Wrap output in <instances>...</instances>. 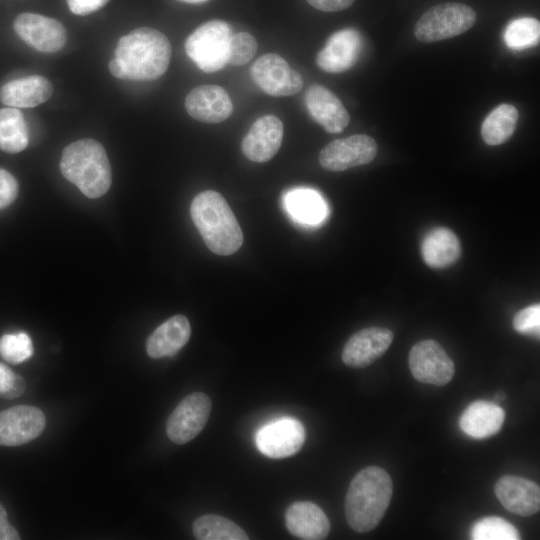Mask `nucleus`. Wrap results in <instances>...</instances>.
I'll return each mask as SVG.
<instances>
[{
  "mask_svg": "<svg viewBox=\"0 0 540 540\" xmlns=\"http://www.w3.org/2000/svg\"><path fill=\"white\" fill-rule=\"evenodd\" d=\"M20 536L16 529L8 522L5 508L0 503V540H18Z\"/></svg>",
  "mask_w": 540,
  "mask_h": 540,
  "instance_id": "obj_37",
  "label": "nucleus"
},
{
  "mask_svg": "<svg viewBox=\"0 0 540 540\" xmlns=\"http://www.w3.org/2000/svg\"><path fill=\"white\" fill-rule=\"evenodd\" d=\"M285 209L297 222L309 226L322 223L328 208L323 197L313 189L294 188L284 195Z\"/></svg>",
  "mask_w": 540,
  "mask_h": 540,
  "instance_id": "obj_25",
  "label": "nucleus"
},
{
  "mask_svg": "<svg viewBox=\"0 0 540 540\" xmlns=\"http://www.w3.org/2000/svg\"><path fill=\"white\" fill-rule=\"evenodd\" d=\"M305 441V429L300 421L284 417L261 427L255 442L269 458H285L297 453Z\"/></svg>",
  "mask_w": 540,
  "mask_h": 540,
  "instance_id": "obj_11",
  "label": "nucleus"
},
{
  "mask_svg": "<svg viewBox=\"0 0 540 540\" xmlns=\"http://www.w3.org/2000/svg\"><path fill=\"white\" fill-rule=\"evenodd\" d=\"M62 175L89 198H99L110 188L112 171L102 144L80 139L64 148L60 160Z\"/></svg>",
  "mask_w": 540,
  "mask_h": 540,
  "instance_id": "obj_4",
  "label": "nucleus"
},
{
  "mask_svg": "<svg viewBox=\"0 0 540 540\" xmlns=\"http://www.w3.org/2000/svg\"><path fill=\"white\" fill-rule=\"evenodd\" d=\"M190 213L204 243L213 253L227 256L239 250L243 233L220 193L213 190L199 193L191 203Z\"/></svg>",
  "mask_w": 540,
  "mask_h": 540,
  "instance_id": "obj_3",
  "label": "nucleus"
},
{
  "mask_svg": "<svg viewBox=\"0 0 540 540\" xmlns=\"http://www.w3.org/2000/svg\"><path fill=\"white\" fill-rule=\"evenodd\" d=\"M192 532L198 540H247L246 532L233 521L214 514L195 519Z\"/></svg>",
  "mask_w": 540,
  "mask_h": 540,
  "instance_id": "obj_28",
  "label": "nucleus"
},
{
  "mask_svg": "<svg viewBox=\"0 0 540 540\" xmlns=\"http://www.w3.org/2000/svg\"><path fill=\"white\" fill-rule=\"evenodd\" d=\"M14 30L28 45L38 51L53 53L66 43V30L56 19L34 13H22L14 20Z\"/></svg>",
  "mask_w": 540,
  "mask_h": 540,
  "instance_id": "obj_12",
  "label": "nucleus"
},
{
  "mask_svg": "<svg viewBox=\"0 0 540 540\" xmlns=\"http://www.w3.org/2000/svg\"><path fill=\"white\" fill-rule=\"evenodd\" d=\"M519 119L518 110L511 104H500L484 119L481 136L488 145L505 143L514 134Z\"/></svg>",
  "mask_w": 540,
  "mask_h": 540,
  "instance_id": "obj_26",
  "label": "nucleus"
},
{
  "mask_svg": "<svg viewBox=\"0 0 540 540\" xmlns=\"http://www.w3.org/2000/svg\"><path fill=\"white\" fill-rule=\"evenodd\" d=\"M29 143V131L23 114L17 108L0 109V149L18 153Z\"/></svg>",
  "mask_w": 540,
  "mask_h": 540,
  "instance_id": "obj_27",
  "label": "nucleus"
},
{
  "mask_svg": "<svg viewBox=\"0 0 540 540\" xmlns=\"http://www.w3.org/2000/svg\"><path fill=\"white\" fill-rule=\"evenodd\" d=\"M361 36L352 28L333 33L316 56L318 67L328 73H341L351 69L360 56Z\"/></svg>",
  "mask_w": 540,
  "mask_h": 540,
  "instance_id": "obj_15",
  "label": "nucleus"
},
{
  "mask_svg": "<svg viewBox=\"0 0 540 540\" xmlns=\"http://www.w3.org/2000/svg\"><path fill=\"white\" fill-rule=\"evenodd\" d=\"M288 531L304 540H321L330 531V522L323 510L310 501L292 503L285 512Z\"/></svg>",
  "mask_w": 540,
  "mask_h": 540,
  "instance_id": "obj_20",
  "label": "nucleus"
},
{
  "mask_svg": "<svg viewBox=\"0 0 540 540\" xmlns=\"http://www.w3.org/2000/svg\"><path fill=\"white\" fill-rule=\"evenodd\" d=\"M232 35L229 24L224 21L205 22L187 37L185 51L202 71H218L228 64Z\"/></svg>",
  "mask_w": 540,
  "mask_h": 540,
  "instance_id": "obj_5",
  "label": "nucleus"
},
{
  "mask_svg": "<svg viewBox=\"0 0 540 540\" xmlns=\"http://www.w3.org/2000/svg\"><path fill=\"white\" fill-rule=\"evenodd\" d=\"M33 354L32 340L25 332L10 333L0 338V356L9 363L18 364Z\"/></svg>",
  "mask_w": 540,
  "mask_h": 540,
  "instance_id": "obj_31",
  "label": "nucleus"
},
{
  "mask_svg": "<svg viewBox=\"0 0 540 540\" xmlns=\"http://www.w3.org/2000/svg\"><path fill=\"white\" fill-rule=\"evenodd\" d=\"M15 373L0 363V394L6 391L14 379Z\"/></svg>",
  "mask_w": 540,
  "mask_h": 540,
  "instance_id": "obj_39",
  "label": "nucleus"
},
{
  "mask_svg": "<svg viewBox=\"0 0 540 540\" xmlns=\"http://www.w3.org/2000/svg\"><path fill=\"white\" fill-rule=\"evenodd\" d=\"M305 105L312 119L329 133H340L349 124V113L340 99L322 85L309 87Z\"/></svg>",
  "mask_w": 540,
  "mask_h": 540,
  "instance_id": "obj_18",
  "label": "nucleus"
},
{
  "mask_svg": "<svg viewBox=\"0 0 540 540\" xmlns=\"http://www.w3.org/2000/svg\"><path fill=\"white\" fill-rule=\"evenodd\" d=\"M45 415L37 407L19 405L0 412V445L19 446L37 438L45 428Z\"/></svg>",
  "mask_w": 540,
  "mask_h": 540,
  "instance_id": "obj_13",
  "label": "nucleus"
},
{
  "mask_svg": "<svg viewBox=\"0 0 540 540\" xmlns=\"http://www.w3.org/2000/svg\"><path fill=\"white\" fill-rule=\"evenodd\" d=\"M185 109L194 119L204 123H219L229 118L233 105L226 90L218 85H201L185 98Z\"/></svg>",
  "mask_w": 540,
  "mask_h": 540,
  "instance_id": "obj_17",
  "label": "nucleus"
},
{
  "mask_svg": "<svg viewBox=\"0 0 540 540\" xmlns=\"http://www.w3.org/2000/svg\"><path fill=\"white\" fill-rule=\"evenodd\" d=\"M514 329L522 334L539 337L540 332V305L533 304L519 310L512 321Z\"/></svg>",
  "mask_w": 540,
  "mask_h": 540,
  "instance_id": "obj_33",
  "label": "nucleus"
},
{
  "mask_svg": "<svg viewBox=\"0 0 540 540\" xmlns=\"http://www.w3.org/2000/svg\"><path fill=\"white\" fill-rule=\"evenodd\" d=\"M19 186L16 178L8 171L0 168V210L14 202Z\"/></svg>",
  "mask_w": 540,
  "mask_h": 540,
  "instance_id": "obj_34",
  "label": "nucleus"
},
{
  "mask_svg": "<svg viewBox=\"0 0 540 540\" xmlns=\"http://www.w3.org/2000/svg\"><path fill=\"white\" fill-rule=\"evenodd\" d=\"M408 364L413 377L425 384L444 386L455 372L454 363L435 340H422L413 345Z\"/></svg>",
  "mask_w": 540,
  "mask_h": 540,
  "instance_id": "obj_8",
  "label": "nucleus"
},
{
  "mask_svg": "<svg viewBox=\"0 0 540 540\" xmlns=\"http://www.w3.org/2000/svg\"><path fill=\"white\" fill-rule=\"evenodd\" d=\"M393 341V333L384 327L364 328L353 334L342 351V361L351 368H364L380 358Z\"/></svg>",
  "mask_w": 540,
  "mask_h": 540,
  "instance_id": "obj_14",
  "label": "nucleus"
},
{
  "mask_svg": "<svg viewBox=\"0 0 540 540\" xmlns=\"http://www.w3.org/2000/svg\"><path fill=\"white\" fill-rule=\"evenodd\" d=\"M212 403L203 392H193L183 398L166 422L168 438L182 445L194 439L205 427Z\"/></svg>",
  "mask_w": 540,
  "mask_h": 540,
  "instance_id": "obj_7",
  "label": "nucleus"
},
{
  "mask_svg": "<svg viewBox=\"0 0 540 540\" xmlns=\"http://www.w3.org/2000/svg\"><path fill=\"white\" fill-rule=\"evenodd\" d=\"M180 1H183V2H186V3H191V4H196V3L205 2L207 0H180Z\"/></svg>",
  "mask_w": 540,
  "mask_h": 540,
  "instance_id": "obj_40",
  "label": "nucleus"
},
{
  "mask_svg": "<svg viewBox=\"0 0 540 540\" xmlns=\"http://www.w3.org/2000/svg\"><path fill=\"white\" fill-rule=\"evenodd\" d=\"M250 74L256 85L271 96H291L303 87L301 75L275 53L259 57L251 66Z\"/></svg>",
  "mask_w": 540,
  "mask_h": 540,
  "instance_id": "obj_9",
  "label": "nucleus"
},
{
  "mask_svg": "<svg viewBox=\"0 0 540 540\" xmlns=\"http://www.w3.org/2000/svg\"><path fill=\"white\" fill-rule=\"evenodd\" d=\"M52 92V85L47 78L32 75L4 84L0 89V100L13 108H30L46 102Z\"/></svg>",
  "mask_w": 540,
  "mask_h": 540,
  "instance_id": "obj_22",
  "label": "nucleus"
},
{
  "mask_svg": "<svg viewBox=\"0 0 540 540\" xmlns=\"http://www.w3.org/2000/svg\"><path fill=\"white\" fill-rule=\"evenodd\" d=\"M540 38V23L535 18L523 17L509 23L504 32L507 46L524 50L536 46Z\"/></svg>",
  "mask_w": 540,
  "mask_h": 540,
  "instance_id": "obj_29",
  "label": "nucleus"
},
{
  "mask_svg": "<svg viewBox=\"0 0 540 540\" xmlns=\"http://www.w3.org/2000/svg\"><path fill=\"white\" fill-rule=\"evenodd\" d=\"M171 45L160 31L137 28L122 36L115 49V59L122 69V79L146 81L162 76L170 63Z\"/></svg>",
  "mask_w": 540,
  "mask_h": 540,
  "instance_id": "obj_2",
  "label": "nucleus"
},
{
  "mask_svg": "<svg viewBox=\"0 0 540 540\" xmlns=\"http://www.w3.org/2000/svg\"><path fill=\"white\" fill-rule=\"evenodd\" d=\"M505 420V411L499 405L477 400L472 402L459 419L461 430L475 439H483L496 434Z\"/></svg>",
  "mask_w": 540,
  "mask_h": 540,
  "instance_id": "obj_23",
  "label": "nucleus"
},
{
  "mask_svg": "<svg viewBox=\"0 0 540 540\" xmlns=\"http://www.w3.org/2000/svg\"><path fill=\"white\" fill-rule=\"evenodd\" d=\"M283 139V123L274 115L259 117L244 136L243 154L251 161L263 163L278 152Z\"/></svg>",
  "mask_w": 540,
  "mask_h": 540,
  "instance_id": "obj_16",
  "label": "nucleus"
},
{
  "mask_svg": "<svg viewBox=\"0 0 540 540\" xmlns=\"http://www.w3.org/2000/svg\"><path fill=\"white\" fill-rule=\"evenodd\" d=\"M496 398H497L498 400H504V399H505V395L499 393V394H497Z\"/></svg>",
  "mask_w": 540,
  "mask_h": 540,
  "instance_id": "obj_41",
  "label": "nucleus"
},
{
  "mask_svg": "<svg viewBox=\"0 0 540 540\" xmlns=\"http://www.w3.org/2000/svg\"><path fill=\"white\" fill-rule=\"evenodd\" d=\"M191 326L186 316L178 314L159 325L146 341L149 357L158 359L174 356L189 341Z\"/></svg>",
  "mask_w": 540,
  "mask_h": 540,
  "instance_id": "obj_21",
  "label": "nucleus"
},
{
  "mask_svg": "<svg viewBox=\"0 0 540 540\" xmlns=\"http://www.w3.org/2000/svg\"><path fill=\"white\" fill-rule=\"evenodd\" d=\"M26 387L24 379L18 375L15 374L14 379L12 383L10 384L9 388L2 392L0 394L1 397L5 399H14L22 395Z\"/></svg>",
  "mask_w": 540,
  "mask_h": 540,
  "instance_id": "obj_38",
  "label": "nucleus"
},
{
  "mask_svg": "<svg viewBox=\"0 0 540 540\" xmlns=\"http://www.w3.org/2000/svg\"><path fill=\"white\" fill-rule=\"evenodd\" d=\"M476 13L468 5L448 2L432 6L416 22L415 37L424 43L458 36L476 22Z\"/></svg>",
  "mask_w": 540,
  "mask_h": 540,
  "instance_id": "obj_6",
  "label": "nucleus"
},
{
  "mask_svg": "<svg viewBox=\"0 0 540 540\" xmlns=\"http://www.w3.org/2000/svg\"><path fill=\"white\" fill-rule=\"evenodd\" d=\"M494 492L501 504L514 514L528 517L540 509L539 486L523 477H501L495 484Z\"/></svg>",
  "mask_w": 540,
  "mask_h": 540,
  "instance_id": "obj_19",
  "label": "nucleus"
},
{
  "mask_svg": "<svg viewBox=\"0 0 540 540\" xmlns=\"http://www.w3.org/2000/svg\"><path fill=\"white\" fill-rule=\"evenodd\" d=\"M392 480L377 466L360 470L351 480L345 498V517L358 533L373 530L382 520L392 497Z\"/></svg>",
  "mask_w": 540,
  "mask_h": 540,
  "instance_id": "obj_1",
  "label": "nucleus"
},
{
  "mask_svg": "<svg viewBox=\"0 0 540 540\" xmlns=\"http://www.w3.org/2000/svg\"><path fill=\"white\" fill-rule=\"evenodd\" d=\"M473 540H518V530L508 521L489 516L476 521L470 531Z\"/></svg>",
  "mask_w": 540,
  "mask_h": 540,
  "instance_id": "obj_30",
  "label": "nucleus"
},
{
  "mask_svg": "<svg viewBox=\"0 0 540 540\" xmlns=\"http://www.w3.org/2000/svg\"><path fill=\"white\" fill-rule=\"evenodd\" d=\"M421 255L431 268H445L455 263L461 255V244L457 236L448 228L438 227L423 238Z\"/></svg>",
  "mask_w": 540,
  "mask_h": 540,
  "instance_id": "obj_24",
  "label": "nucleus"
},
{
  "mask_svg": "<svg viewBox=\"0 0 540 540\" xmlns=\"http://www.w3.org/2000/svg\"><path fill=\"white\" fill-rule=\"evenodd\" d=\"M109 0H67L70 11L84 16L102 8Z\"/></svg>",
  "mask_w": 540,
  "mask_h": 540,
  "instance_id": "obj_35",
  "label": "nucleus"
},
{
  "mask_svg": "<svg viewBox=\"0 0 540 540\" xmlns=\"http://www.w3.org/2000/svg\"><path fill=\"white\" fill-rule=\"evenodd\" d=\"M257 51L256 39L247 32L231 36L228 63L241 66L249 62Z\"/></svg>",
  "mask_w": 540,
  "mask_h": 540,
  "instance_id": "obj_32",
  "label": "nucleus"
},
{
  "mask_svg": "<svg viewBox=\"0 0 540 540\" xmlns=\"http://www.w3.org/2000/svg\"><path fill=\"white\" fill-rule=\"evenodd\" d=\"M377 151V143L372 137L356 134L327 144L319 153V163L328 171H345L370 163Z\"/></svg>",
  "mask_w": 540,
  "mask_h": 540,
  "instance_id": "obj_10",
  "label": "nucleus"
},
{
  "mask_svg": "<svg viewBox=\"0 0 540 540\" xmlns=\"http://www.w3.org/2000/svg\"><path fill=\"white\" fill-rule=\"evenodd\" d=\"M314 8L324 12H337L350 7L355 0H306Z\"/></svg>",
  "mask_w": 540,
  "mask_h": 540,
  "instance_id": "obj_36",
  "label": "nucleus"
}]
</instances>
